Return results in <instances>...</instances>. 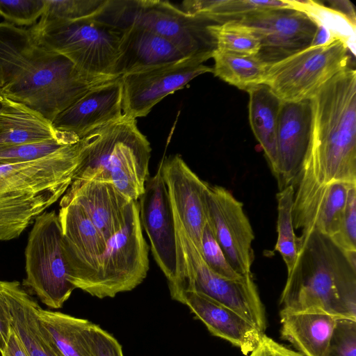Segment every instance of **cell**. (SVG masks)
Masks as SVG:
<instances>
[{
	"instance_id": "obj_10",
	"label": "cell",
	"mask_w": 356,
	"mask_h": 356,
	"mask_svg": "<svg viewBox=\"0 0 356 356\" xmlns=\"http://www.w3.org/2000/svg\"><path fill=\"white\" fill-rule=\"evenodd\" d=\"M350 49L340 38L312 45L269 65L263 84L283 102L310 99L330 79L348 67Z\"/></svg>"
},
{
	"instance_id": "obj_24",
	"label": "cell",
	"mask_w": 356,
	"mask_h": 356,
	"mask_svg": "<svg viewBox=\"0 0 356 356\" xmlns=\"http://www.w3.org/2000/svg\"><path fill=\"white\" fill-rule=\"evenodd\" d=\"M281 336L303 356H326L337 318L321 312H280Z\"/></svg>"
},
{
	"instance_id": "obj_4",
	"label": "cell",
	"mask_w": 356,
	"mask_h": 356,
	"mask_svg": "<svg viewBox=\"0 0 356 356\" xmlns=\"http://www.w3.org/2000/svg\"><path fill=\"white\" fill-rule=\"evenodd\" d=\"M81 154L80 139L35 161L0 165V241L18 238L65 194Z\"/></svg>"
},
{
	"instance_id": "obj_37",
	"label": "cell",
	"mask_w": 356,
	"mask_h": 356,
	"mask_svg": "<svg viewBox=\"0 0 356 356\" xmlns=\"http://www.w3.org/2000/svg\"><path fill=\"white\" fill-rule=\"evenodd\" d=\"M44 8V0H0V16L15 26L31 25L41 17Z\"/></svg>"
},
{
	"instance_id": "obj_28",
	"label": "cell",
	"mask_w": 356,
	"mask_h": 356,
	"mask_svg": "<svg viewBox=\"0 0 356 356\" xmlns=\"http://www.w3.org/2000/svg\"><path fill=\"white\" fill-rule=\"evenodd\" d=\"M356 186L346 182H334L320 191L302 226V230L315 229L330 237L340 227L349 189Z\"/></svg>"
},
{
	"instance_id": "obj_44",
	"label": "cell",
	"mask_w": 356,
	"mask_h": 356,
	"mask_svg": "<svg viewBox=\"0 0 356 356\" xmlns=\"http://www.w3.org/2000/svg\"><path fill=\"white\" fill-rule=\"evenodd\" d=\"M4 97L5 96L3 95V93L1 92V91L0 90V108L2 106V102H3V99Z\"/></svg>"
},
{
	"instance_id": "obj_29",
	"label": "cell",
	"mask_w": 356,
	"mask_h": 356,
	"mask_svg": "<svg viewBox=\"0 0 356 356\" xmlns=\"http://www.w3.org/2000/svg\"><path fill=\"white\" fill-rule=\"evenodd\" d=\"M213 73L224 81L248 91L263 84L268 65L257 56L238 54L214 49Z\"/></svg>"
},
{
	"instance_id": "obj_1",
	"label": "cell",
	"mask_w": 356,
	"mask_h": 356,
	"mask_svg": "<svg viewBox=\"0 0 356 356\" xmlns=\"http://www.w3.org/2000/svg\"><path fill=\"white\" fill-rule=\"evenodd\" d=\"M310 101L309 140L294 187V224L306 216L325 186L356 184L355 70L347 67L337 74Z\"/></svg>"
},
{
	"instance_id": "obj_11",
	"label": "cell",
	"mask_w": 356,
	"mask_h": 356,
	"mask_svg": "<svg viewBox=\"0 0 356 356\" xmlns=\"http://www.w3.org/2000/svg\"><path fill=\"white\" fill-rule=\"evenodd\" d=\"M149 250L143 233L139 202L133 200L122 226L106 241L88 293L102 299L135 289L147 275Z\"/></svg>"
},
{
	"instance_id": "obj_27",
	"label": "cell",
	"mask_w": 356,
	"mask_h": 356,
	"mask_svg": "<svg viewBox=\"0 0 356 356\" xmlns=\"http://www.w3.org/2000/svg\"><path fill=\"white\" fill-rule=\"evenodd\" d=\"M249 94V121L273 172L277 161V129L282 101L265 84L257 86Z\"/></svg>"
},
{
	"instance_id": "obj_12",
	"label": "cell",
	"mask_w": 356,
	"mask_h": 356,
	"mask_svg": "<svg viewBox=\"0 0 356 356\" xmlns=\"http://www.w3.org/2000/svg\"><path fill=\"white\" fill-rule=\"evenodd\" d=\"M211 56L212 51L206 52L121 76L122 114L134 119L145 117L165 97L195 77L212 72L203 65Z\"/></svg>"
},
{
	"instance_id": "obj_23",
	"label": "cell",
	"mask_w": 356,
	"mask_h": 356,
	"mask_svg": "<svg viewBox=\"0 0 356 356\" xmlns=\"http://www.w3.org/2000/svg\"><path fill=\"white\" fill-rule=\"evenodd\" d=\"M9 307L11 326L29 356H62L38 316L39 304L19 282L0 281Z\"/></svg>"
},
{
	"instance_id": "obj_8",
	"label": "cell",
	"mask_w": 356,
	"mask_h": 356,
	"mask_svg": "<svg viewBox=\"0 0 356 356\" xmlns=\"http://www.w3.org/2000/svg\"><path fill=\"white\" fill-rule=\"evenodd\" d=\"M172 213L176 243L184 260V273L177 285L169 287L170 293L180 291L202 293L232 309L264 333L265 311L252 274L232 280L212 270L188 237L176 213L173 211Z\"/></svg>"
},
{
	"instance_id": "obj_30",
	"label": "cell",
	"mask_w": 356,
	"mask_h": 356,
	"mask_svg": "<svg viewBox=\"0 0 356 356\" xmlns=\"http://www.w3.org/2000/svg\"><path fill=\"white\" fill-rule=\"evenodd\" d=\"M277 8L293 7L288 0H187L182 2L181 9L191 15L221 24L257 10Z\"/></svg>"
},
{
	"instance_id": "obj_22",
	"label": "cell",
	"mask_w": 356,
	"mask_h": 356,
	"mask_svg": "<svg viewBox=\"0 0 356 356\" xmlns=\"http://www.w3.org/2000/svg\"><path fill=\"white\" fill-rule=\"evenodd\" d=\"M122 30L114 70L116 76L176 62L187 57L172 42L143 27L131 25Z\"/></svg>"
},
{
	"instance_id": "obj_18",
	"label": "cell",
	"mask_w": 356,
	"mask_h": 356,
	"mask_svg": "<svg viewBox=\"0 0 356 356\" xmlns=\"http://www.w3.org/2000/svg\"><path fill=\"white\" fill-rule=\"evenodd\" d=\"M312 121L310 99L282 102L277 129V161L273 172L280 191L293 185L308 147Z\"/></svg>"
},
{
	"instance_id": "obj_31",
	"label": "cell",
	"mask_w": 356,
	"mask_h": 356,
	"mask_svg": "<svg viewBox=\"0 0 356 356\" xmlns=\"http://www.w3.org/2000/svg\"><path fill=\"white\" fill-rule=\"evenodd\" d=\"M207 29L218 50L249 56H257L260 50V42L254 31L236 19L210 24Z\"/></svg>"
},
{
	"instance_id": "obj_38",
	"label": "cell",
	"mask_w": 356,
	"mask_h": 356,
	"mask_svg": "<svg viewBox=\"0 0 356 356\" xmlns=\"http://www.w3.org/2000/svg\"><path fill=\"white\" fill-rule=\"evenodd\" d=\"M330 238L344 252H356V186L349 189L339 229Z\"/></svg>"
},
{
	"instance_id": "obj_13",
	"label": "cell",
	"mask_w": 356,
	"mask_h": 356,
	"mask_svg": "<svg viewBox=\"0 0 356 356\" xmlns=\"http://www.w3.org/2000/svg\"><path fill=\"white\" fill-rule=\"evenodd\" d=\"M236 20L254 31L257 56L268 65L312 46L319 29L313 17L293 8L259 9Z\"/></svg>"
},
{
	"instance_id": "obj_43",
	"label": "cell",
	"mask_w": 356,
	"mask_h": 356,
	"mask_svg": "<svg viewBox=\"0 0 356 356\" xmlns=\"http://www.w3.org/2000/svg\"><path fill=\"white\" fill-rule=\"evenodd\" d=\"M1 356H29L13 328L11 329Z\"/></svg>"
},
{
	"instance_id": "obj_26",
	"label": "cell",
	"mask_w": 356,
	"mask_h": 356,
	"mask_svg": "<svg viewBox=\"0 0 356 356\" xmlns=\"http://www.w3.org/2000/svg\"><path fill=\"white\" fill-rule=\"evenodd\" d=\"M39 319L62 356H95L93 323L60 312L38 308Z\"/></svg>"
},
{
	"instance_id": "obj_19",
	"label": "cell",
	"mask_w": 356,
	"mask_h": 356,
	"mask_svg": "<svg viewBox=\"0 0 356 356\" xmlns=\"http://www.w3.org/2000/svg\"><path fill=\"white\" fill-rule=\"evenodd\" d=\"M121 76L101 84L60 112L53 127L82 138L92 130L122 116Z\"/></svg>"
},
{
	"instance_id": "obj_42",
	"label": "cell",
	"mask_w": 356,
	"mask_h": 356,
	"mask_svg": "<svg viewBox=\"0 0 356 356\" xmlns=\"http://www.w3.org/2000/svg\"><path fill=\"white\" fill-rule=\"evenodd\" d=\"M11 318L8 305L0 287V353H3L10 333Z\"/></svg>"
},
{
	"instance_id": "obj_21",
	"label": "cell",
	"mask_w": 356,
	"mask_h": 356,
	"mask_svg": "<svg viewBox=\"0 0 356 356\" xmlns=\"http://www.w3.org/2000/svg\"><path fill=\"white\" fill-rule=\"evenodd\" d=\"M79 205L106 241L122 226L130 203L113 184L99 181H73L62 196Z\"/></svg>"
},
{
	"instance_id": "obj_3",
	"label": "cell",
	"mask_w": 356,
	"mask_h": 356,
	"mask_svg": "<svg viewBox=\"0 0 356 356\" xmlns=\"http://www.w3.org/2000/svg\"><path fill=\"white\" fill-rule=\"evenodd\" d=\"M280 298L281 312H321L356 321V252L315 229L302 230Z\"/></svg>"
},
{
	"instance_id": "obj_5",
	"label": "cell",
	"mask_w": 356,
	"mask_h": 356,
	"mask_svg": "<svg viewBox=\"0 0 356 356\" xmlns=\"http://www.w3.org/2000/svg\"><path fill=\"white\" fill-rule=\"evenodd\" d=\"M136 122L122 115L81 138V159L73 181L109 182L129 200H138L149 177L152 148Z\"/></svg>"
},
{
	"instance_id": "obj_25",
	"label": "cell",
	"mask_w": 356,
	"mask_h": 356,
	"mask_svg": "<svg viewBox=\"0 0 356 356\" xmlns=\"http://www.w3.org/2000/svg\"><path fill=\"white\" fill-rule=\"evenodd\" d=\"M52 122L19 102L4 97L0 108V145L42 142L67 136Z\"/></svg>"
},
{
	"instance_id": "obj_39",
	"label": "cell",
	"mask_w": 356,
	"mask_h": 356,
	"mask_svg": "<svg viewBox=\"0 0 356 356\" xmlns=\"http://www.w3.org/2000/svg\"><path fill=\"white\" fill-rule=\"evenodd\" d=\"M326 356H356V321L337 318Z\"/></svg>"
},
{
	"instance_id": "obj_2",
	"label": "cell",
	"mask_w": 356,
	"mask_h": 356,
	"mask_svg": "<svg viewBox=\"0 0 356 356\" xmlns=\"http://www.w3.org/2000/svg\"><path fill=\"white\" fill-rule=\"evenodd\" d=\"M118 77L84 72L40 44L29 29L0 22L1 92L51 122L88 91Z\"/></svg>"
},
{
	"instance_id": "obj_7",
	"label": "cell",
	"mask_w": 356,
	"mask_h": 356,
	"mask_svg": "<svg viewBox=\"0 0 356 356\" xmlns=\"http://www.w3.org/2000/svg\"><path fill=\"white\" fill-rule=\"evenodd\" d=\"M96 19L123 29L136 25L172 42L186 56L213 51L210 22L191 15L168 1L107 0Z\"/></svg>"
},
{
	"instance_id": "obj_9",
	"label": "cell",
	"mask_w": 356,
	"mask_h": 356,
	"mask_svg": "<svg viewBox=\"0 0 356 356\" xmlns=\"http://www.w3.org/2000/svg\"><path fill=\"white\" fill-rule=\"evenodd\" d=\"M24 256L26 277L22 285L47 307L61 308L76 288L70 280L61 227L54 210L44 211L35 220Z\"/></svg>"
},
{
	"instance_id": "obj_6",
	"label": "cell",
	"mask_w": 356,
	"mask_h": 356,
	"mask_svg": "<svg viewBox=\"0 0 356 356\" xmlns=\"http://www.w3.org/2000/svg\"><path fill=\"white\" fill-rule=\"evenodd\" d=\"M29 30L40 44L65 56L79 69L116 76L114 70L122 29L88 18L73 21L40 19Z\"/></svg>"
},
{
	"instance_id": "obj_41",
	"label": "cell",
	"mask_w": 356,
	"mask_h": 356,
	"mask_svg": "<svg viewBox=\"0 0 356 356\" xmlns=\"http://www.w3.org/2000/svg\"><path fill=\"white\" fill-rule=\"evenodd\" d=\"M247 356H303L264 334L259 345Z\"/></svg>"
},
{
	"instance_id": "obj_40",
	"label": "cell",
	"mask_w": 356,
	"mask_h": 356,
	"mask_svg": "<svg viewBox=\"0 0 356 356\" xmlns=\"http://www.w3.org/2000/svg\"><path fill=\"white\" fill-rule=\"evenodd\" d=\"M92 339L95 356H124L117 339L95 324L92 327Z\"/></svg>"
},
{
	"instance_id": "obj_14",
	"label": "cell",
	"mask_w": 356,
	"mask_h": 356,
	"mask_svg": "<svg viewBox=\"0 0 356 356\" xmlns=\"http://www.w3.org/2000/svg\"><path fill=\"white\" fill-rule=\"evenodd\" d=\"M205 204L207 222L230 265L241 275L252 273L254 235L242 202L225 188L209 184Z\"/></svg>"
},
{
	"instance_id": "obj_20",
	"label": "cell",
	"mask_w": 356,
	"mask_h": 356,
	"mask_svg": "<svg viewBox=\"0 0 356 356\" xmlns=\"http://www.w3.org/2000/svg\"><path fill=\"white\" fill-rule=\"evenodd\" d=\"M170 296L186 305L213 335L230 342L246 356L265 334L232 309L202 293L180 291Z\"/></svg>"
},
{
	"instance_id": "obj_35",
	"label": "cell",
	"mask_w": 356,
	"mask_h": 356,
	"mask_svg": "<svg viewBox=\"0 0 356 356\" xmlns=\"http://www.w3.org/2000/svg\"><path fill=\"white\" fill-rule=\"evenodd\" d=\"M107 0H44L41 19L67 21L95 18Z\"/></svg>"
},
{
	"instance_id": "obj_33",
	"label": "cell",
	"mask_w": 356,
	"mask_h": 356,
	"mask_svg": "<svg viewBox=\"0 0 356 356\" xmlns=\"http://www.w3.org/2000/svg\"><path fill=\"white\" fill-rule=\"evenodd\" d=\"M293 8L301 10L326 28L331 35L343 40L355 55V22L334 8L318 4L314 1H289Z\"/></svg>"
},
{
	"instance_id": "obj_16",
	"label": "cell",
	"mask_w": 356,
	"mask_h": 356,
	"mask_svg": "<svg viewBox=\"0 0 356 356\" xmlns=\"http://www.w3.org/2000/svg\"><path fill=\"white\" fill-rule=\"evenodd\" d=\"M140 219L150 243L154 259L168 283L175 281L177 251L172 207L159 167L156 174L145 183L138 199Z\"/></svg>"
},
{
	"instance_id": "obj_15",
	"label": "cell",
	"mask_w": 356,
	"mask_h": 356,
	"mask_svg": "<svg viewBox=\"0 0 356 356\" xmlns=\"http://www.w3.org/2000/svg\"><path fill=\"white\" fill-rule=\"evenodd\" d=\"M59 205L58 217L70 280L76 289L88 293L106 241L75 202L61 198Z\"/></svg>"
},
{
	"instance_id": "obj_32",
	"label": "cell",
	"mask_w": 356,
	"mask_h": 356,
	"mask_svg": "<svg viewBox=\"0 0 356 356\" xmlns=\"http://www.w3.org/2000/svg\"><path fill=\"white\" fill-rule=\"evenodd\" d=\"M295 188L289 185L277 193V238L275 250L281 254L289 273L297 257L296 239L295 234L293 209Z\"/></svg>"
},
{
	"instance_id": "obj_17",
	"label": "cell",
	"mask_w": 356,
	"mask_h": 356,
	"mask_svg": "<svg viewBox=\"0 0 356 356\" xmlns=\"http://www.w3.org/2000/svg\"><path fill=\"white\" fill-rule=\"evenodd\" d=\"M159 167L172 209L200 252L201 236L207 222L205 193L209 183L201 179L179 154L165 157Z\"/></svg>"
},
{
	"instance_id": "obj_36",
	"label": "cell",
	"mask_w": 356,
	"mask_h": 356,
	"mask_svg": "<svg viewBox=\"0 0 356 356\" xmlns=\"http://www.w3.org/2000/svg\"><path fill=\"white\" fill-rule=\"evenodd\" d=\"M200 252L209 268L219 275L232 280L244 276L236 272L230 265L207 222L201 236Z\"/></svg>"
},
{
	"instance_id": "obj_34",
	"label": "cell",
	"mask_w": 356,
	"mask_h": 356,
	"mask_svg": "<svg viewBox=\"0 0 356 356\" xmlns=\"http://www.w3.org/2000/svg\"><path fill=\"white\" fill-rule=\"evenodd\" d=\"M80 138L74 134L42 142L0 145V165L30 162L47 156L75 144Z\"/></svg>"
}]
</instances>
